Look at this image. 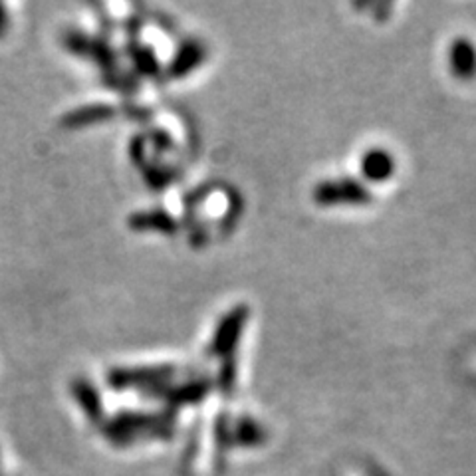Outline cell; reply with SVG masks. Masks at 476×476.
<instances>
[{
  "instance_id": "cell-6",
  "label": "cell",
  "mask_w": 476,
  "mask_h": 476,
  "mask_svg": "<svg viewBox=\"0 0 476 476\" xmlns=\"http://www.w3.org/2000/svg\"><path fill=\"white\" fill-rule=\"evenodd\" d=\"M449 66L455 77L469 82L476 76V46L469 38H455L451 42Z\"/></svg>"
},
{
  "instance_id": "cell-10",
  "label": "cell",
  "mask_w": 476,
  "mask_h": 476,
  "mask_svg": "<svg viewBox=\"0 0 476 476\" xmlns=\"http://www.w3.org/2000/svg\"><path fill=\"white\" fill-rule=\"evenodd\" d=\"M208 390H210V380L198 378L181 385H167L161 393L167 395V400H171L173 403H197L203 400Z\"/></svg>"
},
{
  "instance_id": "cell-16",
  "label": "cell",
  "mask_w": 476,
  "mask_h": 476,
  "mask_svg": "<svg viewBox=\"0 0 476 476\" xmlns=\"http://www.w3.org/2000/svg\"><path fill=\"white\" fill-rule=\"evenodd\" d=\"M10 28V16H8V10L5 5H0V38H3Z\"/></svg>"
},
{
  "instance_id": "cell-5",
  "label": "cell",
  "mask_w": 476,
  "mask_h": 476,
  "mask_svg": "<svg viewBox=\"0 0 476 476\" xmlns=\"http://www.w3.org/2000/svg\"><path fill=\"white\" fill-rule=\"evenodd\" d=\"M207 58L208 50L205 44L197 38H187L175 48L171 62L165 68V76L169 80H183V77L201 68Z\"/></svg>"
},
{
  "instance_id": "cell-12",
  "label": "cell",
  "mask_w": 476,
  "mask_h": 476,
  "mask_svg": "<svg viewBox=\"0 0 476 476\" xmlns=\"http://www.w3.org/2000/svg\"><path fill=\"white\" fill-rule=\"evenodd\" d=\"M129 60L134 64V68L146 77H155L161 72V62L157 58V54H155L149 46L146 44H139V42H131L129 44Z\"/></svg>"
},
{
  "instance_id": "cell-14",
  "label": "cell",
  "mask_w": 476,
  "mask_h": 476,
  "mask_svg": "<svg viewBox=\"0 0 476 476\" xmlns=\"http://www.w3.org/2000/svg\"><path fill=\"white\" fill-rule=\"evenodd\" d=\"M238 378V373H237V365H235V360L228 358L225 360L223 363V370H220V375H218V383L220 387H223V390H232V385H235Z\"/></svg>"
},
{
  "instance_id": "cell-7",
  "label": "cell",
  "mask_w": 476,
  "mask_h": 476,
  "mask_svg": "<svg viewBox=\"0 0 476 476\" xmlns=\"http://www.w3.org/2000/svg\"><path fill=\"white\" fill-rule=\"evenodd\" d=\"M360 171L363 175V179H368L370 183H385L390 181L395 173V159L393 155L387 149H370L368 153H363V157L360 161Z\"/></svg>"
},
{
  "instance_id": "cell-9",
  "label": "cell",
  "mask_w": 476,
  "mask_h": 476,
  "mask_svg": "<svg viewBox=\"0 0 476 476\" xmlns=\"http://www.w3.org/2000/svg\"><path fill=\"white\" fill-rule=\"evenodd\" d=\"M127 225L131 230H149V232H163V235H171L179 225H177V218L167 213L163 208H151V210H139L129 217Z\"/></svg>"
},
{
  "instance_id": "cell-3",
  "label": "cell",
  "mask_w": 476,
  "mask_h": 476,
  "mask_svg": "<svg viewBox=\"0 0 476 476\" xmlns=\"http://www.w3.org/2000/svg\"><path fill=\"white\" fill-rule=\"evenodd\" d=\"M62 44L66 50L74 54V56L90 58L96 64L102 66V68H106V72L116 70V60H117L116 52L104 38L90 36L82 30L72 28V30H66L62 35Z\"/></svg>"
},
{
  "instance_id": "cell-15",
  "label": "cell",
  "mask_w": 476,
  "mask_h": 476,
  "mask_svg": "<svg viewBox=\"0 0 476 476\" xmlns=\"http://www.w3.org/2000/svg\"><path fill=\"white\" fill-rule=\"evenodd\" d=\"M238 433L242 439H247L248 442L252 441H257L262 433H260V429L257 427V423H252V420H242L240 423V429H238Z\"/></svg>"
},
{
  "instance_id": "cell-8",
  "label": "cell",
  "mask_w": 476,
  "mask_h": 476,
  "mask_svg": "<svg viewBox=\"0 0 476 476\" xmlns=\"http://www.w3.org/2000/svg\"><path fill=\"white\" fill-rule=\"evenodd\" d=\"M117 116V107L109 104H87L82 107L72 109L70 114H66L62 117V126L66 129H80L94 124H102Z\"/></svg>"
},
{
  "instance_id": "cell-1",
  "label": "cell",
  "mask_w": 476,
  "mask_h": 476,
  "mask_svg": "<svg viewBox=\"0 0 476 476\" xmlns=\"http://www.w3.org/2000/svg\"><path fill=\"white\" fill-rule=\"evenodd\" d=\"M177 375L173 365H151V368H114L107 371V385L114 390H146L161 393Z\"/></svg>"
},
{
  "instance_id": "cell-4",
  "label": "cell",
  "mask_w": 476,
  "mask_h": 476,
  "mask_svg": "<svg viewBox=\"0 0 476 476\" xmlns=\"http://www.w3.org/2000/svg\"><path fill=\"white\" fill-rule=\"evenodd\" d=\"M314 201L322 207L365 205L371 201L370 191L356 179H329L314 187Z\"/></svg>"
},
{
  "instance_id": "cell-2",
  "label": "cell",
  "mask_w": 476,
  "mask_h": 476,
  "mask_svg": "<svg viewBox=\"0 0 476 476\" xmlns=\"http://www.w3.org/2000/svg\"><path fill=\"white\" fill-rule=\"evenodd\" d=\"M248 316H250V309L245 304L230 308L227 314L220 316V319L215 326L213 338H210L208 343L210 356L223 361L232 358V353H235L237 346L242 339V334H245Z\"/></svg>"
},
{
  "instance_id": "cell-13",
  "label": "cell",
  "mask_w": 476,
  "mask_h": 476,
  "mask_svg": "<svg viewBox=\"0 0 476 476\" xmlns=\"http://www.w3.org/2000/svg\"><path fill=\"white\" fill-rule=\"evenodd\" d=\"M104 80H106V84L109 87H114V90H119V92H134L136 87H137V80H136L134 76L119 72L117 68L106 72Z\"/></svg>"
},
{
  "instance_id": "cell-11",
  "label": "cell",
  "mask_w": 476,
  "mask_h": 476,
  "mask_svg": "<svg viewBox=\"0 0 476 476\" xmlns=\"http://www.w3.org/2000/svg\"><path fill=\"white\" fill-rule=\"evenodd\" d=\"M72 393L87 417L99 419V415H102V400H99V393L90 381H87L86 378L74 380Z\"/></svg>"
}]
</instances>
